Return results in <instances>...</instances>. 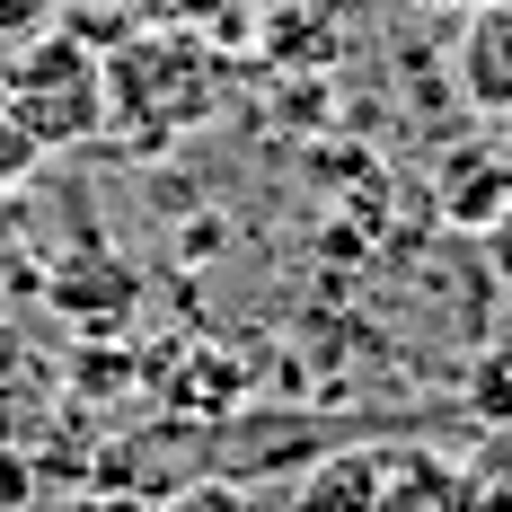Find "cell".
Returning <instances> with one entry per match:
<instances>
[{"mask_svg":"<svg viewBox=\"0 0 512 512\" xmlns=\"http://www.w3.org/2000/svg\"><path fill=\"white\" fill-rule=\"evenodd\" d=\"M230 98V62L204 27H133L106 36V142L133 159L177 151Z\"/></svg>","mask_w":512,"mask_h":512,"instance_id":"obj_1","label":"cell"},{"mask_svg":"<svg viewBox=\"0 0 512 512\" xmlns=\"http://www.w3.org/2000/svg\"><path fill=\"white\" fill-rule=\"evenodd\" d=\"M0 89L18 106L27 142L36 151H80L106 133V45L98 36H71V27H36L27 45L0 53Z\"/></svg>","mask_w":512,"mask_h":512,"instance_id":"obj_2","label":"cell"},{"mask_svg":"<svg viewBox=\"0 0 512 512\" xmlns=\"http://www.w3.org/2000/svg\"><path fill=\"white\" fill-rule=\"evenodd\" d=\"M460 98L477 115H512V0H477L460 27Z\"/></svg>","mask_w":512,"mask_h":512,"instance_id":"obj_3","label":"cell"},{"mask_svg":"<svg viewBox=\"0 0 512 512\" xmlns=\"http://www.w3.org/2000/svg\"><path fill=\"white\" fill-rule=\"evenodd\" d=\"M380 512H486V477L451 451H389V504Z\"/></svg>","mask_w":512,"mask_h":512,"instance_id":"obj_4","label":"cell"},{"mask_svg":"<svg viewBox=\"0 0 512 512\" xmlns=\"http://www.w3.org/2000/svg\"><path fill=\"white\" fill-rule=\"evenodd\" d=\"M389 504V442H354V451H327L301 477L292 512H380Z\"/></svg>","mask_w":512,"mask_h":512,"instance_id":"obj_5","label":"cell"},{"mask_svg":"<svg viewBox=\"0 0 512 512\" xmlns=\"http://www.w3.org/2000/svg\"><path fill=\"white\" fill-rule=\"evenodd\" d=\"M512 204V151H451L442 159V212L486 230L495 212Z\"/></svg>","mask_w":512,"mask_h":512,"instance_id":"obj_6","label":"cell"},{"mask_svg":"<svg viewBox=\"0 0 512 512\" xmlns=\"http://www.w3.org/2000/svg\"><path fill=\"white\" fill-rule=\"evenodd\" d=\"M159 512H265V504H256L248 486H230V477H204V486H177Z\"/></svg>","mask_w":512,"mask_h":512,"instance_id":"obj_7","label":"cell"},{"mask_svg":"<svg viewBox=\"0 0 512 512\" xmlns=\"http://www.w3.org/2000/svg\"><path fill=\"white\" fill-rule=\"evenodd\" d=\"M36 142H27V124H18V106H9V89H0V186H18L27 168H36Z\"/></svg>","mask_w":512,"mask_h":512,"instance_id":"obj_8","label":"cell"},{"mask_svg":"<svg viewBox=\"0 0 512 512\" xmlns=\"http://www.w3.org/2000/svg\"><path fill=\"white\" fill-rule=\"evenodd\" d=\"M53 9H62V0H0V53L27 45L36 27H53Z\"/></svg>","mask_w":512,"mask_h":512,"instance_id":"obj_9","label":"cell"},{"mask_svg":"<svg viewBox=\"0 0 512 512\" xmlns=\"http://www.w3.org/2000/svg\"><path fill=\"white\" fill-rule=\"evenodd\" d=\"M477 248H486V274H495V283H504V292H512V204L495 212L486 230H477Z\"/></svg>","mask_w":512,"mask_h":512,"instance_id":"obj_10","label":"cell"},{"mask_svg":"<svg viewBox=\"0 0 512 512\" xmlns=\"http://www.w3.org/2000/svg\"><path fill=\"white\" fill-rule=\"evenodd\" d=\"M486 512H512V486H486Z\"/></svg>","mask_w":512,"mask_h":512,"instance_id":"obj_11","label":"cell"},{"mask_svg":"<svg viewBox=\"0 0 512 512\" xmlns=\"http://www.w3.org/2000/svg\"><path fill=\"white\" fill-rule=\"evenodd\" d=\"M71 9H133V0H71Z\"/></svg>","mask_w":512,"mask_h":512,"instance_id":"obj_12","label":"cell"},{"mask_svg":"<svg viewBox=\"0 0 512 512\" xmlns=\"http://www.w3.org/2000/svg\"><path fill=\"white\" fill-rule=\"evenodd\" d=\"M0 327H9V274H0Z\"/></svg>","mask_w":512,"mask_h":512,"instance_id":"obj_13","label":"cell"},{"mask_svg":"<svg viewBox=\"0 0 512 512\" xmlns=\"http://www.w3.org/2000/svg\"><path fill=\"white\" fill-rule=\"evenodd\" d=\"M468 9H477V0H468Z\"/></svg>","mask_w":512,"mask_h":512,"instance_id":"obj_14","label":"cell"}]
</instances>
